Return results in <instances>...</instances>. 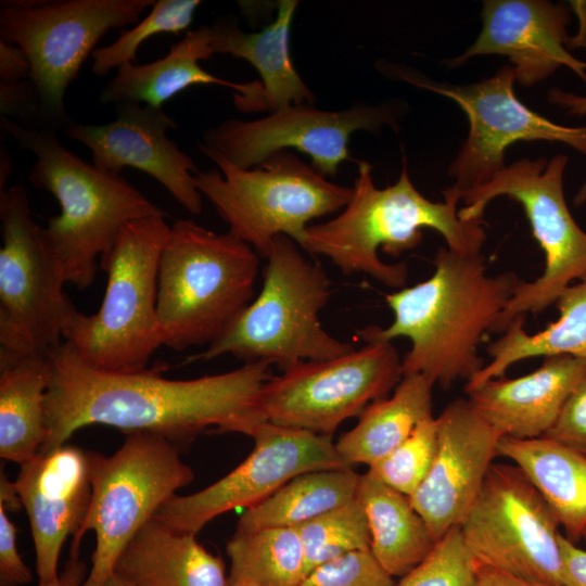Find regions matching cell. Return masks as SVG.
I'll return each instance as SVG.
<instances>
[{"label":"cell","instance_id":"6da1fadb","mask_svg":"<svg viewBox=\"0 0 586 586\" xmlns=\"http://www.w3.org/2000/svg\"><path fill=\"white\" fill-rule=\"evenodd\" d=\"M52 378L46 394L47 436L39 451L66 444L79 429L103 424L122 432L161 435L180 449L200 434L241 433L256 426L254 408L271 365L245 362L224 373L171 380L157 366L117 373L85 362L63 341L49 353Z\"/></svg>","mask_w":586,"mask_h":586},{"label":"cell","instance_id":"7a4b0ae2","mask_svg":"<svg viewBox=\"0 0 586 586\" xmlns=\"http://www.w3.org/2000/svg\"><path fill=\"white\" fill-rule=\"evenodd\" d=\"M432 276L386 294L394 314L386 328L359 331L366 343L408 337L403 377L423 374L448 388L470 380L485 365L479 345L493 329L521 279L513 272L489 276L484 256L438 249Z\"/></svg>","mask_w":586,"mask_h":586},{"label":"cell","instance_id":"3957f363","mask_svg":"<svg viewBox=\"0 0 586 586\" xmlns=\"http://www.w3.org/2000/svg\"><path fill=\"white\" fill-rule=\"evenodd\" d=\"M357 165L351 201L333 219L307 227L303 250L328 257L346 276L365 273L398 290L407 282V264H386L378 251L393 257L411 251L421 242L423 228L438 232L453 251L481 253L484 221L459 218L461 200L454 189L443 190V202L426 199L411 182L405 160L398 180L379 189L371 165L366 161Z\"/></svg>","mask_w":586,"mask_h":586},{"label":"cell","instance_id":"277c9868","mask_svg":"<svg viewBox=\"0 0 586 586\" xmlns=\"http://www.w3.org/2000/svg\"><path fill=\"white\" fill-rule=\"evenodd\" d=\"M1 128L36 161L29 182L54 195L61 214L52 217L41 234L67 283L90 286L98 258L114 243L129 221L168 214L120 175L103 171L64 146L54 130L24 127L4 116Z\"/></svg>","mask_w":586,"mask_h":586},{"label":"cell","instance_id":"5b68a950","mask_svg":"<svg viewBox=\"0 0 586 586\" xmlns=\"http://www.w3.org/2000/svg\"><path fill=\"white\" fill-rule=\"evenodd\" d=\"M259 255L229 231L192 219L170 226L158 267L162 345L181 352L219 339L254 300Z\"/></svg>","mask_w":586,"mask_h":586},{"label":"cell","instance_id":"8992f818","mask_svg":"<svg viewBox=\"0 0 586 586\" xmlns=\"http://www.w3.org/2000/svg\"><path fill=\"white\" fill-rule=\"evenodd\" d=\"M258 295L226 332L184 365L233 355L265 361L282 371L302 361L328 360L353 352L322 327L319 315L331 295L324 270L311 263L291 238L279 234L270 246Z\"/></svg>","mask_w":586,"mask_h":586},{"label":"cell","instance_id":"52a82bcc","mask_svg":"<svg viewBox=\"0 0 586 586\" xmlns=\"http://www.w3.org/2000/svg\"><path fill=\"white\" fill-rule=\"evenodd\" d=\"M164 218H139L122 228L100 257L107 281L99 310L92 315L78 311L64 333V341L97 369L142 371L162 346L156 320L157 281L170 232Z\"/></svg>","mask_w":586,"mask_h":586},{"label":"cell","instance_id":"ba28073f","mask_svg":"<svg viewBox=\"0 0 586 586\" xmlns=\"http://www.w3.org/2000/svg\"><path fill=\"white\" fill-rule=\"evenodd\" d=\"M92 496L79 530L72 537L69 557H79L84 535L95 534L91 569L81 586H105L130 539L194 473L181 449L165 437L142 431L126 433L111 456L88 450Z\"/></svg>","mask_w":586,"mask_h":586},{"label":"cell","instance_id":"9c48e42d","mask_svg":"<svg viewBox=\"0 0 586 586\" xmlns=\"http://www.w3.org/2000/svg\"><path fill=\"white\" fill-rule=\"evenodd\" d=\"M213 161L219 170L200 171L193 182L229 226L228 231L262 258L279 234L302 247L307 224L343 209L353 195V188L329 181L288 150L254 169Z\"/></svg>","mask_w":586,"mask_h":586},{"label":"cell","instance_id":"30bf717a","mask_svg":"<svg viewBox=\"0 0 586 586\" xmlns=\"http://www.w3.org/2000/svg\"><path fill=\"white\" fill-rule=\"evenodd\" d=\"M568 162L562 154L550 160L521 158L461 195V220L483 219L486 206L498 196L520 203L545 255L544 272L534 281H519L493 332H505L520 315L543 313L586 275V232L573 218L564 195Z\"/></svg>","mask_w":586,"mask_h":586},{"label":"cell","instance_id":"8fae6325","mask_svg":"<svg viewBox=\"0 0 586 586\" xmlns=\"http://www.w3.org/2000/svg\"><path fill=\"white\" fill-rule=\"evenodd\" d=\"M154 0H4L0 40L21 48L40 102L41 128H64V95L109 30L135 24Z\"/></svg>","mask_w":586,"mask_h":586},{"label":"cell","instance_id":"7c38bea8","mask_svg":"<svg viewBox=\"0 0 586 586\" xmlns=\"http://www.w3.org/2000/svg\"><path fill=\"white\" fill-rule=\"evenodd\" d=\"M0 362L48 355L79 311L22 186L0 190Z\"/></svg>","mask_w":586,"mask_h":586},{"label":"cell","instance_id":"4fadbf2b","mask_svg":"<svg viewBox=\"0 0 586 586\" xmlns=\"http://www.w3.org/2000/svg\"><path fill=\"white\" fill-rule=\"evenodd\" d=\"M402 378V359L391 342H370L328 360L302 361L263 385L254 420L256 425L270 422L332 436L343 421L387 397Z\"/></svg>","mask_w":586,"mask_h":586},{"label":"cell","instance_id":"5bb4252c","mask_svg":"<svg viewBox=\"0 0 586 586\" xmlns=\"http://www.w3.org/2000/svg\"><path fill=\"white\" fill-rule=\"evenodd\" d=\"M459 527L475 568L562 586L559 521L514 463L491 466L475 502Z\"/></svg>","mask_w":586,"mask_h":586},{"label":"cell","instance_id":"9a60e30c","mask_svg":"<svg viewBox=\"0 0 586 586\" xmlns=\"http://www.w3.org/2000/svg\"><path fill=\"white\" fill-rule=\"evenodd\" d=\"M388 73L418 88L456 102L469 120V132L449 166L450 187L460 195L489 182L505 167L506 150L520 141H548L569 145L586 156V126L556 124L534 112L515 95L514 72L504 65L493 76L468 85L440 82L399 65Z\"/></svg>","mask_w":586,"mask_h":586},{"label":"cell","instance_id":"2e32d148","mask_svg":"<svg viewBox=\"0 0 586 586\" xmlns=\"http://www.w3.org/2000/svg\"><path fill=\"white\" fill-rule=\"evenodd\" d=\"M400 111L390 102L341 111L292 104L256 120L226 119L203 132L199 148L211 160L221 158L244 169L292 148L307 154L318 173L334 177L341 163L352 161L351 136L357 130L379 133L385 126L397 129Z\"/></svg>","mask_w":586,"mask_h":586},{"label":"cell","instance_id":"e0dca14e","mask_svg":"<svg viewBox=\"0 0 586 586\" xmlns=\"http://www.w3.org/2000/svg\"><path fill=\"white\" fill-rule=\"evenodd\" d=\"M250 436L254 448L238 467L196 493L174 496L154 518L177 532L198 534L222 513L258 505L298 474L351 468L332 436L270 422L258 423Z\"/></svg>","mask_w":586,"mask_h":586},{"label":"cell","instance_id":"ac0fdd59","mask_svg":"<svg viewBox=\"0 0 586 586\" xmlns=\"http://www.w3.org/2000/svg\"><path fill=\"white\" fill-rule=\"evenodd\" d=\"M436 419L435 456L410 500L438 540L464 521L498 456L502 434L463 398L449 403Z\"/></svg>","mask_w":586,"mask_h":586},{"label":"cell","instance_id":"d6986e66","mask_svg":"<svg viewBox=\"0 0 586 586\" xmlns=\"http://www.w3.org/2000/svg\"><path fill=\"white\" fill-rule=\"evenodd\" d=\"M178 125L162 109L140 103L116 104V118L103 125L71 120L65 136L91 150L92 164L103 171L120 175L125 167L146 173L162 183L191 214L203 209L202 194L193 182L200 173L188 154L166 132Z\"/></svg>","mask_w":586,"mask_h":586},{"label":"cell","instance_id":"ffe728a7","mask_svg":"<svg viewBox=\"0 0 586 586\" xmlns=\"http://www.w3.org/2000/svg\"><path fill=\"white\" fill-rule=\"evenodd\" d=\"M571 11L546 0H486L482 28L466 51L445 61L460 66L481 55H504L510 60L515 82L531 87L566 67L586 84V62L566 47Z\"/></svg>","mask_w":586,"mask_h":586},{"label":"cell","instance_id":"44dd1931","mask_svg":"<svg viewBox=\"0 0 586 586\" xmlns=\"http://www.w3.org/2000/svg\"><path fill=\"white\" fill-rule=\"evenodd\" d=\"M20 467L13 485L29 520L39 582H49L59 576L63 544L77 533L90 506L89 453L64 444Z\"/></svg>","mask_w":586,"mask_h":586},{"label":"cell","instance_id":"7402d4cb","mask_svg":"<svg viewBox=\"0 0 586 586\" xmlns=\"http://www.w3.org/2000/svg\"><path fill=\"white\" fill-rule=\"evenodd\" d=\"M585 373V360L556 355L528 374L489 379L464 391L475 411L502 436L536 438L551 429Z\"/></svg>","mask_w":586,"mask_h":586},{"label":"cell","instance_id":"603a6c76","mask_svg":"<svg viewBox=\"0 0 586 586\" xmlns=\"http://www.w3.org/2000/svg\"><path fill=\"white\" fill-rule=\"evenodd\" d=\"M276 18L257 33H244L231 18L211 26L212 49L251 63L262 77L250 97L233 95L243 112H276L292 104H314L315 95L296 72L289 51V34L298 2H277Z\"/></svg>","mask_w":586,"mask_h":586},{"label":"cell","instance_id":"cb8c5ba5","mask_svg":"<svg viewBox=\"0 0 586 586\" xmlns=\"http://www.w3.org/2000/svg\"><path fill=\"white\" fill-rule=\"evenodd\" d=\"M195 536L153 518L126 545L114 575L129 586H228L222 558Z\"/></svg>","mask_w":586,"mask_h":586},{"label":"cell","instance_id":"d4e9b609","mask_svg":"<svg viewBox=\"0 0 586 586\" xmlns=\"http://www.w3.org/2000/svg\"><path fill=\"white\" fill-rule=\"evenodd\" d=\"M211 42V26L203 25L188 30L180 41L171 46L166 55L156 61L145 64L125 63L102 89L100 102H144L145 105L162 109L166 101L193 85L224 86L235 90L242 97L254 93L260 86L259 81H230L200 66V61L214 54Z\"/></svg>","mask_w":586,"mask_h":586},{"label":"cell","instance_id":"484cf974","mask_svg":"<svg viewBox=\"0 0 586 586\" xmlns=\"http://www.w3.org/2000/svg\"><path fill=\"white\" fill-rule=\"evenodd\" d=\"M498 456L518 466L555 512L564 535L582 539L586 530V455L546 436H502Z\"/></svg>","mask_w":586,"mask_h":586},{"label":"cell","instance_id":"4316f807","mask_svg":"<svg viewBox=\"0 0 586 586\" xmlns=\"http://www.w3.org/2000/svg\"><path fill=\"white\" fill-rule=\"evenodd\" d=\"M433 385L423 374L404 375L391 396L369 404L357 424L334 443L340 457L351 467H370L390 454L433 417Z\"/></svg>","mask_w":586,"mask_h":586},{"label":"cell","instance_id":"83f0119b","mask_svg":"<svg viewBox=\"0 0 586 586\" xmlns=\"http://www.w3.org/2000/svg\"><path fill=\"white\" fill-rule=\"evenodd\" d=\"M356 497L368 519L370 550L390 575L403 577L433 550L437 540L409 496L365 473Z\"/></svg>","mask_w":586,"mask_h":586},{"label":"cell","instance_id":"f1b7e54d","mask_svg":"<svg viewBox=\"0 0 586 586\" xmlns=\"http://www.w3.org/2000/svg\"><path fill=\"white\" fill-rule=\"evenodd\" d=\"M52 378L48 355L0 362V457L22 464L44 443L46 394Z\"/></svg>","mask_w":586,"mask_h":586},{"label":"cell","instance_id":"f546056e","mask_svg":"<svg viewBox=\"0 0 586 586\" xmlns=\"http://www.w3.org/2000/svg\"><path fill=\"white\" fill-rule=\"evenodd\" d=\"M556 304L559 318L534 334L524 330L525 315L515 317L504 334L488 344L492 360L464 387L504 377L509 367L527 358L569 355L586 361V275L570 284Z\"/></svg>","mask_w":586,"mask_h":586},{"label":"cell","instance_id":"4dcf8cb0","mask_svg":"<svg viewBox=\"0 0 586 586\" xmlns=\"http://www.w3.org/2000/svg\"><path fill=\"white\" fill-rule=\"evenodd\" d=\"M360 476L352 467L298 474L246 509L237 531L301 525L355 499Z\"/></svg>","mask_w":586,"mask_h":586},{"label":"cell","instance_id":"1f68e13d","mask_svg":"<svg viewBox=\"0 0 586 586\" xmlns=\"http://www.w3.org/2000/svg\"><path fill=\"white\" fill-rule=\"evenodd\" d=\"M229 583L298 586L307 575L303 544L295 527L237 531L226 545Z\"/></svg>","mask_w":586,"mask_h":586},{"label":"cell","instance_id":"d6a6232c","mask_svg":"<svg viewBox=\"0 0 586 586\" xmlns=\"http://www.w3.org/2000/svg\"><path fill=\"white\" fill-rule=\"evenodd\" d=\"M295 528L303 544L307 574L348 552L370 549L369 523L357 497Z\"/></svg>","mask_w":586,"mask_h":586},{"label":"cell","instance_id":"836d02e7","mask_svg":"<svg viewBox=\"0 0 586 586\" xmlns=\"http://www.w3.org/2000/svg\"><path fill=\"white\" fill-rule=\"evenodd\" d=\"M200 0H157L150 13L132 28L122 31L109 46L95 48L92 52L91 71L97 76H105L127 62H136L140 44L149 37L171 33L178 36L189 28Z\"/></svg>","mask_w":586,"mask_h":586},{"label":"cell","instance_id":"e575fe53","mask_svg":"<svg viewBox=\"0 0 586 586\" xmlns=\"http://www.w3.org/2000/svg\"><path fill=\"white\" fill-rule=\"evenodd\" d=\"M437 444V419L422 421L385 457L369 467L366 474L406 495L412 496L429 473Z\"/></svg>","mask_w":586,"mask_h":586},{"label":"cell","instance_id":"d590c367","mask_svg":"<svg viewBox=\"0 0 586 586\" xmlns=\"http://www.w3.org/2000/svg\"><path fill=\"white\" fill-rule=\"evenodd\" d=\"M394 586H477L476 570L460 527L450 528L429 556Z\"/></svg>","mask_w":586,"mask_h":586},{"label":"cell","instance_id":"8d00e7d4","mask_svg":"<svg viewBox=\"0 0 586 586\" xmlns=\"http://www.w3.org/2000/svg\"><path fill=\"white\" fill-rule=\"evenodd\" d=\"M395 581L370 549L348 552L313 571L298 586H394Z\"/></svg>","mask_w":586,"mask_h":586},{"label":"cell","instance_id":"74e56055","mask_svg":"<svg viewBox=\"0 0 586 586\" xmlns=\"http://www.w3.org/2000/svg\"><path fill=\"white\" fill-rule=\"evenodd\" d=\"M586 455V373L544 435Z\"/></svg>","mask_w":586,"mask_h":586},{"label":"cell","instance_id":"f35d334b","mask_svg":"<svg viewBox=\"0 0 586 586\" xmlns=\"http://www.w3.org/2000/svg\"><path fill=\"white\" fill-rule=\"evenodd\" d=\"M0 113L24 127L41 128L40 102L29 79L0 84Z\"/></svg>","mask_w":586,"mask_h":586},{"label":"cell","instance_id":"ab89813d","mask_svg":"<svg viewBox=\"0 0 586 586\" xmlns=\"http://www.w3.org/2000/svg\"><path fill=\"white\" fill-rule=\"evenodd\" d=\"M0 505V586H23L33 581L16 544V527Z\"/></svg>","mask_w":586,"mask_h":586},{"label":"cell","instance_id":"60d3db41","mask_svg":"<svg viewBox=\"0 0 586 586\" xmlns=\"http://www.w3.org/2000/svg\"><path fill=\"white\" fill-rule=\"evenodd\" d=\"M558 543L562 586H586V548L577 546L561 532L558 535Z\"/></svg>","mask_w":586,"mask_h":586},{"label":"cell","instance_id":"b9f144b4","mask_svg":"<svg viewBox=\"0 0 586 586\" xmlns=\"http://www.w3.org/2000/svg\"><path fill=\"white\" fill-rule=\"evenodd\" d=\"M30 65L17 46L0 40V84H13L28 79Z\"/></svg>","mask_w":586,"mask_h":586},{"label":"cell","instance_id":"7bdbcfd3","mask_svg":"<svg viewBox=\"0 0 586 586\" xmlns=\"http://www.w3.org/2000/svg\"><path fill=\"white\" fill-rule=\"evenodd\" d=\"M548 101L564 110L572 116L586 115V95L568 92L559 88H552L548 92ZM586 202V180L579 187L574 196V204L581 206Z\"/></svg>","mask_w":586,"mask_h":586},{"label":"cell","instance_id":"ee69618b","mask_svg":"<svg viewBox=\"0 0 586 586\" xmlns=\"http://www.w3.org/2000/svg\"><path fill=\"white\" fill-rule=\"evenodd\" d=\"M87 565L79 557H69L64 570L49 582H39L38 586H81L87 577Z\"/></svg>","mask_w":586,"mask_h":586},{"label":"cell","instance_id":"f6af8a7d","mask_svg":"<svg viewBox=\"0 0 586 586\" xmlns=\"http://www.w3.org/2000/svg\"><path fill=\"white\" fill-rule=\"evenodd\" d=\"M475 570L477 586H549L527 582L489 568L479 566Z\"/></svg>","mask_w":586,"mask_h":586},{"label":"cell","instance_id":"bcb514c9","mask_svg":"<svg viewBox=\"0 0 586 586\" xmlns=\"http://www.w3.org/2000/svg\"><path fill=\"white\" fill-rule=\"evenodd\" d=\"M570 11H572L578 22L577 30L574 35L568 37L566 47L570 51L576 49L586 50V1L572 0L569 1Z\"/></svg>","mask_w":586,"mask_h":586},{"label":"cell","instance_id":"7dc6e473","mask_svg":"<svg viewBox=\"0 0 586 586\" xmlns=\"http://www.w3.org/2000/svg\"><path fill=\"white\" fill-rule=\"evenodd\" d=\"M0 505L7 510L18 511L23 508L22 501L3 469L0 472Z\"/></svg>","mask_w":586,"mask_h":586},{"label":"cell","instance_id":"c3c4849f","mask_svg":"<svg viewBox=\"0 0 586 586\" xmlns=\"http://www.w3.org/2000/svg\"><path fill=\"white\" fill-rule=\"evenodd\" d=\"M1 158H0V190H3V187L5 186V182L8 181L12 169H13V162L12 157L8 153L7 150H3L1 148Z\"/></svg>","mask_w":586,"mask_h":586},{"label":"cell","instance_id":"681fc988","mask_svg":"<svg viewBox=\"0 0 586 586\" xmlns=\"http://www.w3.org/2000/svg\"><path fill=\"white\" fill-rule=\"evenodd\" d=\"M105 586H129L125 582H123L119 577L116 575H112L110 579L106 582Z\"/></svg>","mask_w":586,"mask_h":586},{"label":"cell","instance_id":"f907efd6","mask_svg":"<svg viewBox=\"0 0 586 586\" xmlns=\"http://www.w3.org/2000/svg\"><path fill=\"white\" fill-rule=\"evenodd\" d=\"M228 586H256V585L245 583V582H238V583H229Z\"/></svg>","mask_w":586,"mask_h":586},{"label":"cell","instance_id":"816d5d0a","mask_svg":"<svg viewBox=\"0 0 586 586\" xmlns=\"http://www.w3.org/2000/svg\"><path fill=\"white\" fill-rule=\"evenodd\" d=\"M582 539H584V540H585V543H586V530H585V532H584V534H583V537H582Z\"/></svg>","mask_w":586,"mask_h":586}]
</instances>
